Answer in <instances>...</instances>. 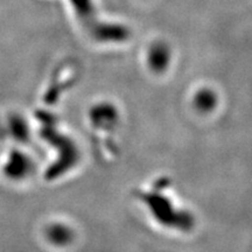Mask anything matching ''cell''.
<instances>
[{
	"instance_id": "cell-2",
	"label": "cell",
	"mask_w": 252,
	"mask_h": 252,
	"mask_svg": "<svg viewBox=\"0 0 252 252\" xmlns=\"http://www.w3.org/2000/svg\"><path fill=\"white\" fill-rule=\"evenodd\" d=\"M91 34L94 39L103 42H121L127 39L128 31L121 25L98 23L91 28Z\"/></svg>"
},
{
	"instance_id": "cell-3",
	"label": "cell",
	"mask_w": 252,
	"mask_h": 252,
	"mask_svg": "<svg viewBox=\"0 0 252 252\" xmlns=\"http://www.w3.org/2000/svg\"><path fill=\"white\" fill-rule=\"evenodd\" d=\"M169 49L163 43H156L152 46L149 54V63L154 71L165 70L169 62Z\"/></svg>"
},
{
	"instance_id": "cell-6",
	"label": "cell",
	"mask_w": 252,
	"mask_h": 252,
	"mask_svg": "<svg viewBox=\"0 0 252 252\" xmlns=\"http://www.w3.org/2000/svg\"><path fill=\"white\" fill-rule=\"evenodd\" d=\"M216 104V97L210 90L200 91L195 97V105L200 111H209Z\"/></svg>"
},
{
	"instance_id": "cell-4",
	"label": "cell",
	"mask_w": 252,
	"mask_h": 252,
	"mask_svg": "<svg viewBox=\"0 0 252 252\" xmlns=\"http://www.w3.org/2000/svg\"><path fill=\"white\" fill-rule=\"evenodd\" d=\"M47 237H48L50 243H53L56 247H65L72 241V231L68 226L56 224L50 226L47 231Z\"/></svg>"
},
{
	"instance_id": "cell-5",
	"label": "cell",
	"mask_w": 252,
	"mask_h": 252,
	"mask_svg": "<svg viewBox=\"0 0 252 252\" xmlns=\"http://www.w3.org/2000/svg\"><path fill=\"white\" fill-rule=\"evenodd\" d=\"M70 2L77 12L78 17L90 27V31L98 24L94 21V7L91 0H70Z\"/></svg>"
},
{
	"instance_id": "cell-1",
	"label": "cell",
	"mask_w": 252,
	"mask_h": 252,
	"mask_svg": "<svg viewBox=\"0 0 252 252\" xmlns=\"http://www.w3.org/2000/svg\"><path fill=\"white\" fill-rule=\"evenodd\" d=\"M145 200H146L147 204L152 208L157 220L163 225L180 230H189L193 225V220L190 216L186 215V214L176 215L171 202L167 198L161 197V195L149 194L145 196Z\"/></svg>"
},
{
	"instance_id": "cell-7",
	"label": "cell",
	"mask_w": 252,
	"mask_h": 252,
	"mask_svg": "<svg viewBox=\"0 0 252 252\" xmlns=\"http://www.w3.org/2000/svg\"><path fill=\"white\" fill-rule=\"evenodd\" d=\"M9 173L12 175H24L30 169V161L23 154H17L11 159V163H8Z\"/></svg>"
}]
</instances>
